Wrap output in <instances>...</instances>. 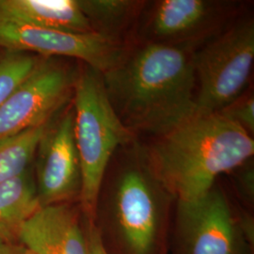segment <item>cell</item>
Listing matches in <instances>:
<instances>
[{"label":"cell","mask_w":254,"mask_h":254,"mask_svg":"<svg viewBox=\"0 0 254 254\" xmlns=\"http://www.w3.org/2000/svg\"><path fill=\"white\" fill-rule=\"evenodd\" d=\"M193 54L179 45L152 42L102 73L113 109L133 133L162 136L195 114Z\"/></svg>","instance_id":"6da1fadb"},{"label":"cell","mask_w":254,"mask_h":254,"mask_svg":"<svg viewBox=\"0 0 254 254\" xmlns=\"http://www.w3.org/2000/svg\"><path fill=\"white\" fill-rule=\"evenodd\" d=\"M254 140L220 113L194 114L162 136L143 155L146 164L175 201L205 195L222 174L254 156Z\"/></svg>","instance_id":"7a4b0ae2"},{"label":"cell","mask_w":254,"mask_h":254,"mask_svg":"<svg viewBox=\"0 0 254 254\" xmlns=\"http://www.w3.org/2000/svg\"><path fill=\"white\" fill-rule=\"evenodd\" d=\"M175 200L137 154L108 170L94 226L109 254H170Z\"/></svg>","instance_id":"3957f363"},{"label":"cell","mask_w":254,"mask_h":254,"mask_svg":"<svg viewBox=\"0 0 254 254\" xmlns=\"http://www.w3.org/2000/svg\"><path fill=\"white\" fill-rule=\"evenodd\" d=\"M74 140L81 169L79 206L94 222L98 197L119 147L133 141L134 133L119 118L109 101L102 73L86 66L73 86Z\"/></svg>","instance_id":"277c9868"},{"label":"cell","mask_w":254,"mask_h":254,"mask_svg":"<svg viewBox=\"0 0 254 254\" xmlns=\"http://www.w3.org/2000/svg\"><path fill=\"white\" fill-rule=\"evenodd\" d=\"M175 204L170 254H254V218L236 213L217 185L197 200Z\"/></svg>","instance_id":"5b68a950"},{"label":"cell","mask_w":254,"mask_h":254,"mask_svg":"<svg viewBox=\"0 0 254 254\" xmlns=\"http://www.w3.org/2000/svg\"><path fill=\"white\" fill-rule=\"evenodd\" d=\"M254 24H236L193 54L195 114L219 113L240 97L253 73Z\"/></svg>","instance_id":"8992f818"},{"label":"cell","mask_w":254,"mask_h":254,"mask_svg":"<svg viewBox=\"0 0 254 254\" xmlns=\"http://www.w3.org/2000/svg\"><path fill=\"white\" fill-rule=\"evenodd\" d=\"M0 48L45 58L68 57L106 73L127 54L116 40L97 32L72 33L0 17Z\"/></svg>","instance_id":"52a82bcc"},{"label":"cell","mask_w":254,"mask_h":254,"mask_svg":"<svg viewBox=\"0 0 254 254\" xmlns=\"http://www.w3.org/2000/svg\"><path fill=\"white\" fill-rule=\"evenodd\" d=\"M75 78L66 66L43 58L34 72L0 106V141L49 124L73 94Z\"/></svg>","instance_id":"ba28073f"},{"label":"cell","mask_w":254,"mask_h":254,"mask_svg":"<svg viewBox=\"0 0 254 254\" xmlns=\"http://www.w3.org/2000/svg\"><path fill=\"white\" fill-rule=\"evenodd\" d=\"M35 156V182L41 206L78 202L81 169L74 140L73 107L53 127H48Z\"/></svg>","instance_id":"9c48e42d"},{"label":"cell","mask_w":254,"mask_h":254,"mask_svg":"<svg viewBox=\"0 0 254 254\" xmlns=\"http://www.w3.org/2000/svg\"><path fill=\"white\" fill-rule=\"evenodd\" d=\"M87 222L78 202L41 206L23 223L17 241L32 254H89Z\"/></svg>","instance_id":"30bf717a"},{"label":"cell","mask_w":254,"mask_h":254,"mask_svg":"<svg viewBox=\"0 0 254 254\" xmlns=\"http://www.w3.org/2000/svg\"><path fill=\"white\" fill-rule=\"evenodd\" d=\"M0 17L65 32H95L79 0H0Z\"/></svg>","instance_id":"8fae6325"},{"label":"cell","mask_w":254,"mask_h":254,"mask_svg":"<svg viewBox=\"0 0 254 254\" xmlns=\"http://www.w3.org/2000/svg\"><path fill=\"white\" fill-rule=\"evenodd\" d=\"M213 16V4L204 0L156 2L148 20L154 43L177 45L200 32Z\"/></svg>","instance_id":"7c38bea8"},{"label":"cell","mask_w":254,"mask_h":254,"mask_svg":"<svg viewBox=\"0 0 254 254\" xmlns=\"http://www.w3.org/2000/svg\"><path fill=\"white\" fill-rule=\"evenodd\" d=\"M40 207L36 182L30 168L0 184V236L17 242L20 228Z\"/></svg>","instance_id":"4fadbf2b"},{"label":"cell","mask_w":254,"mask_h":254,"mask_svg":"<svg viewBox=\"0 0 254 254\" xmlns=\"http://www.w3.org/2000/svg\"><path fill=\"white\" fill-rule=\"evenodd\" d=\"M49 127L46 124L0 141V184L30 168L37 148Z\"/></svg>","instance_id":"5bb4252c"},{"label":"cell","mask_w":254,"mask_h":254,"mask_svg":"<svg viewBox=\"0 0 254 254\" xmlns=\"http://www.w3.org/2000/svg\"><path fill=\"white\" fill-rule=\"evenodd\" d=\"M85 15L97 33L116 40L114 34L137 10V2L128 0H79Z\"/></svg>","instance_id":"9a60e30c"},{"label":"cell","mask_w":254,"mask_h":254,"mask_svg":"<svg viewBox=\"0 0 254 254\" xmlns=\"http://www.w3.org/2000/svg\"><path fill=\"white\" fill-rule=\"evenodd\" d=\"M43 58L2 50L0 53V106L34 72Z\"/></svg>","instance_id":"2e32d148"},{"label":"cell","mask_w":254,"mask_h":254,"mask_svg":"<svg viewBox=\"0 0 254 254\" xmlns=\"http://www.w3.org/2000/svg\"><path fill=\"white\" fill-rule=\"evenodd\" d=\"M224 117L231 120L243 128L250 135L254 133V94L241 95L227 108L219 112Z\"/></svg>","instance_id":"e0dca14e"},{"label":"cell","mask_w":254,"mask_h":254,"mask_svg":"<svg viewBox=\"0 0 254 254\" xmlns=\"http://www.w3.org/2000/svg\"><path fill=\"white\" fill-rule=\"evenodd\" d=\"M236 175V188L240 197L249 205L254 200V170L250 161L238 168Z\"/></svg>","instance_id":"ac0fdd59"},{"label":"cell","mask_w":254,"mask_h":254,"mask_svg":"<svg viewBox=\"0 0 254 254\" xmlns=\"http://www.w3.org/2000/svg\"><path fill=\"white\" fill-rule=\"evenodd\" d=\"M89 254H109L101 242L100 237L93 222H87Z\"/></svg>","instance_id":"d6986e66"},{"label":"cell","mask_w":254,"mask_h":254,"mask_svg":"<svg viewBox=\"0 0 254 254\" xmlns=\"http://www.w3.org/2000/svg\"><path fill=\"white\" fill-rule=\"evenodd\" d=\"M26 249L19 245L16 241H12L0 236V254H23Z\"/></svg>","instance_id":"ffe728a7"},{"label":"cell","mask_w":254,"mask_h":254,"mask_svg":"<svg viewBox=\"0 0 254 254\" xmlns=\"http://www.w3.org/2000/svg\"><path fill=\"white\" fill-rule=\"evenodd\" d=\"M31 254V253H30V252H28V251H27V250H26V251H25V253H24V254Z\"/></svg>","instance_id":"44dd1931"}]
</instances>
